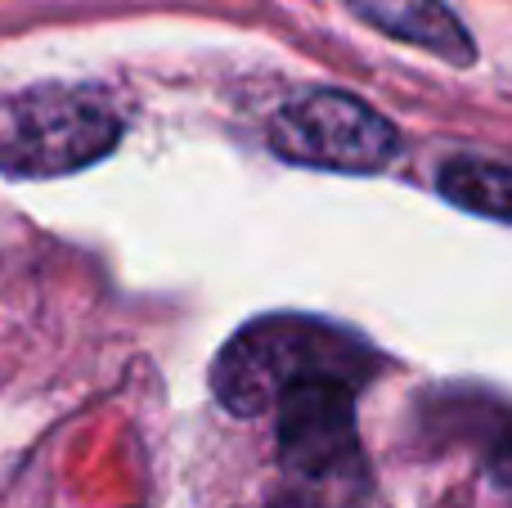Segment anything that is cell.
I'll use <instances>...</instances> for the list:
<instances>
[{
  "instance_id": "cell-1",
  "label": "cell",
  "mask_w": 512,
  "mask_h": 508,
  "mask_svg": "<svg viewBox=\"0 0 512 508\" xmlns=\"http://www.w3.org/2000/svg\"><path fill=\"white\" fill-rule=\"evenodd\" d=\"M373 374H378V351L360 333L319 315L279 311L248 320L216 351L212 392L230 414L256 419L306 378H346L364 387Z\"/></svg>"
},
{
  "instance_id": "cell-2",
  "label": "cell",
  "mask_w": 512,
  "mask_h": 508,
  "mask_svg": "<svg viewBox=\"0 0 512 508\" xmlns=\"http://www.w3.org/2000/svg\"><path fill=\"white\" fill-rule=\"evenodd\" d=\"M122 140V117L99 90L45 86L0 108V171L14 180H50L86 171Z\"/></svg>"
},
{
  "instance_id": "cell-3",
  "label": "cell",
  "mask_w": 512,
  "mask_h": 508,
  "mask_svg": "<svg viewBox=\"0 0 512 508\" xmlns=\"http://www.w3.org/2000/svg\"><path fill=\"white\" fill-rule=\"evenodd\" d=\"M270 149L292 167L373 176L400 153L396 122L346 90L310 86L270 117Z\"/></svg>"
},
{
  "instance_id": "cell-4",
  "label": "cell",
  "mask_w": 512,
  "mask_h": 508,
  "mask_svg": "<svg viewBox=\"0 0 512 508\" xmlns=\"http://www.w3.org/2000/svg\"><path fill=\"white\" fill-rule=\"evenodd\" d=\"M360 387L346 378H306L274 401L279 459L301 482H328L360 464V428H355Z\"/></svg>"
},
{
  "instance_id": "cell-5",
  "label": "cell",
  "mask_w": 512,
  "mask_h": 508,
  "mask_svg": "<svg viewBox=\"0 0 512 508\" xmlns=\"http://www.w3.org/2000/svg\"><path fill=\"white\" fill-rule=\"evenodd\" d=\"M360 23L378 27V32L396 36L405 45L436 54V59L454 63V68H472L477 63V45H472L468 27L459 23L445 0H342Z\"/></svg>"
},
{
  "instance_id": "cell-6",
  "label": "cell",
  "mask_w": 512,
  "mask_h": 508,
  "mask_svg": "<svg viewBox=\"0 0 512 508\" xmlns=\"http://www.w3.org/2000/svg\"><path fill=\"white\" fill-rule=\"evenodd\" d=\"M436 189L454 207H463V212H481V216H495V221L512 216V167H504V162L450 158L441 167Z\"/></svg>"
},
{
  "instance_id": "cell-7",
  "label": "cell",
  "mask_w": 512,
  "mask_h": 508,
  "mask_svg": "<svg viewBox=\"0 0 512 508\" xmlns=\"http://www.w3.org/2000/svg\"><path fill=\"white\" fill-rule=\"evenodd\" d=\"M486 428V468L495 482L512 486V410H495Z\"/></svg>"
}]
</instances>
